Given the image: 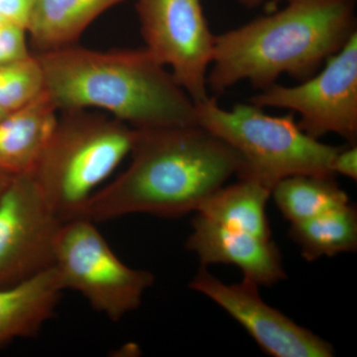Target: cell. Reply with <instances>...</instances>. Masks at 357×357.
<instances>
[{
  "instance_id": "6da1fadb",
  "label": "cell",
  "mask_w": 357,
  "mask_h": 357,
  "mask_svg": "<svg viewBox=\"0 0 357 357\" xmlns=\"http://www.w3.org/2000/svg\"><path fill=\"white\" fill-rule=\"evenodd\" d=\"M130 155L128 169L96 191L79 218L181 217L198 211L243 163L236 150L199 124L137 130Z\"/></svg>"
},
{
  "instance_id": "7a4b0ae2",
  "label": "cell",
  "mask_w": 357,
  "mask_h": 357,
  "mask_svg": "<svg viewBox=\"0 0 357 357\" xmlns=\"http://www.w3.org/2000/svg\"><path fill=\"white\" fill-rule=\"evenodd\" d=\"M35 55L59 112L100 109L136 130L198 124L196 103L146 48L73 45Z\"/></svg>"
},
{
  "instance_id": "3957f363",
  "label": "cell",
  "mask_w": 357,
  "mask_h": 357,
  "mask_svg": "<svg viewBox=\"0 0 357 357\" xmlns=\"http://www.w3.org/2000/svg\"><path fill=\"white\" fill-rule=\"evenodd\" d=\"M283 6L215 35L208 89H261L282 75L306 81L357 32V0H280Z\"/></svg>"
},
{
  "instance_id": "277c9868",
  "label": "cell",
  "mask_w": 357,
  "mask_h": 357,
  "mask_svg": "<svg viewBox=\"0 0 357 357\" xmlns=\"http://www.w3.org/2000/svg\"><path fill=\"white\" fill-rule=\"evenodd\" d=\"M60 114L32 175L65 222L79 217L89 199L130 155L137 130L88 109Z\"/></svg>"
},
{
  "instance_id": "5b68a950",
  "label": "cell",
  "mask_w": 357,
  "mask_h": 357,
  "mask_svg": "<svg viewBox=\"0 0 357 357\" xmlns=\"http://www.w3.org/2000/svg\"><path fill=\"white\" fill-rule=\"evenodd\" d=\"M196 107L199 126L225 141L243 158L238 178H252L272 191L279 181L290 176H335L331 165L342 147L307 135L293 112L274 116L251 102L225 109L217 98L211 96Z\"/></svg>"
},
{
  "instance_id": "8992f818",
  "label": "cell",
  "mask_w": 357,
  "mask_h": 357,
  "mask_svg": "<svg viewBox=\"0 0 357 357\" xmlns=\"http://www.w3.org/2000/svg\"><path fill=\"white\" fill-rule=\"evenodd\" d=\"M65 290H74L114 321L138 309L154 275L124 264L95 227L77 218L61 225L55 264Z\"/></svg>"
},
{
  "instance_id": "52a82bcc",
  "label": "cell",
  "mask_w": 357,
  "mask_h": 357,
  "mask_svg": "<svg viewBox=\"0 0 357 357\" xmlns=\"http://www.w3.org/2000/svg\"><path fill=\"white\" fill-rule=\"evenodd\" d=\"M323 69L293 86L277 83L251 96L249 102L264 109H289L300 114L298 126L319 139L337 134L351 144L357 139V32Z\"/></svg>"
},
{
  "instance_id": "ba28073f",
  "label": "cell",
  "mask_w": 357,
  "mask_h": 357,
  "mask_svg": "<svg viewBox=\"0 0 357 357\" xmlns=\"http://www.w3.org/2000/svg\"><path fill=\"white\" fill-rule=\"evenodd\" d=\"M135 8L146 50L171 68L195 103L206 100L215 35L201 0H135Z\"/></svg>"
},
{
  "instance_id": "9c48e42d",
  "label": "cell",
  "mask_w": 357,
  "mask_h": 357,
  "mask_svg": "<svg viewBox=\"0 0 357 357\" xmlns=\"http://www.w3.org/2000/svg\"><path fill=\"white\" fill-rule=\"evenodd\" d=\"M62 223L32 174L13 176L0 198V288L54 266Z\"/></svg>"
},
{
  "instance_id": "30bf717a",
  "label": "cell",
  "mask_w": 357,
  "mask_h": 357,
  "mask_svg": "<svg viewBox=\"0 0 357 357\" xmlns=\"http://www.w3.org/2000/svg\"><path fill=\"white\" fill-rule=\"evenodd\" d=\"M258 287L245 279L241 283L227 285L204 266H202L190 283L192 290L213 301L238 321L270 356H335L332 344L266 304L259 295Z\"/></svg>"
},
{
  "instance_id": "8fae6325",
  "label": "cell",
  "mask_w": 357,
  "mask_h": 357,
  "mask_svg": "<svg viewBox=\"0 0 357 357\" xmlns=\"http://www.w3.org/2000/svg\"><path fill=\"white\" fill-rule=\"evenodd\" d=\"M185 248L198 256L202 266L231 264L243 279L258 286H273L286 279L280 250L271 239L227 229L197 215Z\"/></svg>"
},
{
  "instance_id": "7c38bea8",
  "label": "cell",
  "mask_w": 357,
  "mask_h": 357,
  "mask_svg": "<svg viewBox=\"0 0 357 357\" xmlns=\"http://www.w3.org/2000/svg\"><path fill=\"white\" fill-rule=\"evenodd\" d=\"M59 112L45 91L0 121V171L33 174L57 123Z\"/></svg>"
},
{
  "instance_id": "4fadbf2b",
  "label": "cell",
  "mask_w": 357,
  "mask_h": 357,
  "mask_svg": "<svg viewBox=\"0 0 357 357\" xmlns=\"http://www.w3.org/2000/svg\"><path fill=\"white\" fill-rule=\"evenodd\" d=\"M63 291L55 266L15 285L0 288V347L32 337L51 319Z\"/></svg>"
},
{
  "instance_id": "5bb4252c",
  "label": "cell",
  "mask_w": 357,
  "mask_h": 357,
  "mask_svg": "<svg viewBox=\"0 0 357 357\" xmlns=\"http://www.w3.org/2000/svg\"><path fill=\"white\" fill-rule=\"evenodd\" d=\"M124 0H34L26 30L36 53L76 45L91 23Z\"/></svg>"
},
{
  "instance_id": "9a60e30c",
  "label": "cell",
  "mask_w": 357,
  "mask_h": 357,
  "mask_svg": "<svg viewBox=\"0 0 357 357\" xmlns=\"http://www.w3.org/2000/svg\"><path fill=\"white\" fill-rule=\"evenodd\" d=\"M271 190L252 178L220 187L199 206L198 215L227 229L271 239L266 204Z\"/></svg>"
},
{
  "instance_id": "2e32d148",
  "label": "cell",
  "mask_w": 357,
  "mask_h": 357,
  "mask_svg": "<svg viewBox=\"0 0 357 357\" xmlns=\"http://www.w3.org/2000/svg\"><path fill=\"white\" fill-rule=\"evenodd\" d=\"M289 236L307 261L357 248V211L349 204L304 222L291 223Z\"/></svg>"
},
{
  "instance_id": "e0dca14e",
  "label": "cell",
  "mask_w": 357,
  "mask_h": 357,
  "mask_svg": "<svg viewBox=\"0 0 357 357\" xmlns=\"http://www.w3.org/2000/svg\"><path fill=\"white\" fill-rule=\"evenodd\" d=\"M290 223L304 222L349 204V196L333 176L295 175L282 178L271 192Z\"/></svg>"
},
{
  "instance_id": "ac0fdd59",
  "label": "cell",
  "mask_w": 357,
  "mask_h": 357,
  "mask_svg": "<svg viewBox=\"0 0 357 357\" xmlns=\"http://www.w3.org/2000/svg\"><path fill=\"white\" fill-rule=\"evenodd\" d=\"M44 93V76L36 55L20 62L0 65V107L13 110L24 107Z\"/></svg>"
},
{
  "instance_id": "d6986e66",
  "label": "cell",
  "mask_w": 357,
  "mask_h": 357,
  "mask_svg": "<svg viewBox=\"0 0 357 357\" xmlns=\"http://www.w3.org/2000/svg\"><path fill=\"white\" fill-rule=\"evenodd\" d=\"M32 55L24 26L13 21L0 26V65L20 62Z\"/></svg>"
},
{
  "instance_id": "ffe728a7",
  "label": "cell",
  "mask_w": 357,
  "mask_h": 357,
  "mask_svg": "<svg viewBox=\"0 0 357 357\" xmlns=\"http://www.w3.org/2000/svg\"><path fill=\"white\" fill-rule=\"evenodd\" d=\"M331 170L333 175L340 174L351 178L357 180V146L351 144V147L340 148V151L333 157Z\"/></svg>"
},
{
  "instance_id": "44dd1931",
  "label": "cell",
  "mask_w": 357,
  "mask_h": 357,
  "mask_svg": "<svg viewBox=\"0 0 357 357\" xmlns=\"http://www.w3.org/2000/svg\"><path fill=\"white\" fill-rule=\"evenodd\" d=\"M34 0H0V13L26 28Z\"/></svg>"
},
{
  "instance_id": "7402d4cb",
  "label": "cell",
  "mask_w": 357,
  "mask_h": 357,
  "mask_svg": "<svg viewBox=\"0 0 357 357\" xmlns=\"http://www.w3.org/2000/svg\"><path fill=\"white\" fill-rule=\"evenodd\" d=\"M13 178V175L3 172V171H0V198H1L6 188L8 187L9 183L11 182Z\"/></svg>"
},
{
  "instance_id": "603a6c76",
  "label": "cell",
  "mask_w": 357,
  "mask_h": 357,
  "mask_svg": "<svg viewBox=\"0 0 357 357\" xmlns=\"http://www.w3.org/2000/svg\"><path fill=\"white\" fill-rule=\"evenodd\" d=\"M241 6L246 8H255V7L261 6L265 0H237Z\"/></svg>"
},
{
  "instance_id": "cb8c5ba5",
  "label": "cell",
  "mask_w": 357,
  "mask_h": 357,
  "mask_svg": "<svg viewBox=\"0 0 357 357\" xmlns=\"http://www.w3.org/2000/svg\"><path fill=\"white\" fill-rule=\"evenodd\" d=\"M9 112H8V110L2 109V107H0V121H1L2 119H4V117H6V115L9 114Z\"/></svg>"
},
{
  "instance_id": "d4e9b609",
  "label": "cell",
  "mask_w": 357,
  "mask_h": 357,
  "mask_svg": "<svg viewBox=\"0 0 357 357\" xmlns=\"http://www.w3.org/2000/svg\"><path fill=\"white\" fill-rule=\"evenodd\" d=\"M7 22H10V20H7L6 16H3L1 13H0V26L6 24Z\"/></svg>"
}]
</instances>
